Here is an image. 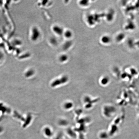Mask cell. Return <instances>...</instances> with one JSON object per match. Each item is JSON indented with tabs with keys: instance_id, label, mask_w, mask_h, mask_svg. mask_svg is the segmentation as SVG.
Returning <instances> with one entry per match:
<instances>
[{
	"instance_id": "cell-1",
	"label": "cell",
	"mask_w": 139,
	"mask_h": 139,
	"mask_svg": "<svg viewBox=\"0 0 139 139\" xmlns=\"http://www.w3.org/2000/svg\"><path fill=\"white\" fill-rule=\"evenodd\" d=\"M69 78L67 75H65L62 76L61 78L58 79L54 82L53 83L54 86L60 85L65 84L68 82Z\"/></svg>"
},
{
	"instance_id": "cell-2",
	"label": "cell",
	"mask_w": 139,
	"mask_h": 139,
	"mask_svg": "<svg viewBox=\"0 0 139 139\" xmlns=\"http://www.w3.org/2000/svg\"><path fill=\"white\" fill-rule=\"evenodd\" d=\"M53 31L59 35H61L64 34V31L62 27L58 26H55L53 28Z\"/></svg>"
},
{
	"instance_id": "cell-3",
	"label": "cell",
	"mask_w": 139,
	"mask_h": 139,
	"mask_svg": "<svg viewBox=\"0 0 139 139\" xmlns=\"http://www.w3.org/2000/svg\"><path fill=\"white\" fill-rule=\"evenodd\" d=\"M87 21L90 25L92 26L94 25L96 22L94 15H90L87 16Z\"/></svg>"
},
{
	"instance_id": "cell-4",
	"label": "cell",
	"mask_w": 139,
	"mask_h": 139,
	"mask_svg": "<svg viewBox=\"0 0 139 139\" xmlns=\"http://www.w3.org/2000/svg\"><path fill=\"white\" fill-rule=\"evenodd\" d=\"M101 42L104 44H108L111 42V38L107 35H104L102 37L101 39Z\"/></svg>"
},
{
	"instance_id": "cell-5",
	"label": "cell",
	"mask_w": 139,
	"mask_h": 139,
	"mask_svg": "<svg viewBox=\"0 0 139 139\" xmlns=\"http://www.w3.org/2000/svg\"><path fill=\"white\" fill-rule=\"evenodd\" d=\"M74 106L73 103L70 101L65 102L63 105L64 109L65 110H69L72 109Z\"/></svg>"
},
{
	"instance_id": "cell-6",
	"label": "cell",
	"mask_w": 139,
	"mask_h": 139,
	"mask_svg": "<svg viewBox=\"0 0 139 139\" xmlns=\"http://www.w3.org/2000/svg\"><path fill=\"white\" fill-rule=\"evenodd\" d=\"M109 78L108 77L103 76L101 79V80H100V83L101 85L106 86L109 83Z\"/></svg>"
},
{
	"instance_id": "cell-7",
	"label": "cell",
	"mask_w": 139,
	"mask_h": 139,
	"mask_svg": "<svg viewBox=\"0 0 139 139\" xmlns=\"http://www.w3.org/2000/svg\"><path fill=\"white\" fill-rule=\"evenodd\" d=\"M72 45V42L70 41H67L63 45V49L64 50H66L69 49Z\"/></svg>"
},
{
	"instance_id": "cell-8",
	"label": "cell",
	"mask_w": 139,
	"mask_h": 139,
	"mask_svg": "<svg viewBox=\"0 0 139 139\" xmlns=\"http://www.w3.org/2000/svg\"><path fill=\"white\" fill-rule=\"evenodd\" d=\"M113 15V12L112 10H110L108 13L106 14L105 16L107 21H110L112 19Z\"/></svg>"
},
{
	"instance_id": "cell-9",
	"label": "cell",
	"mask_w": 139,
	"mask_h": 139,
	"mask_svg": "<svg viewBox=\"0 0 139 139\" xmlns=\"http://www.w3.org/2000/svg\"><path fill=\"white\" fill-rule=\"evenodd\" d=\"M68 57L66 54H63L59 57V60L62 63H65L68 60Z\"/></svg>"
},
{
	"instance_id": "cell-10",
	"label": "cell",
	"mask_w": 139,
	"mask_h": 139,
	"mask_svg": "<svg viewBox=\"0 0 139 139\" xmlns=\"http://www.w3.org/2000/svg\"><path fill=\"white\" fill-rule=\"evenodd\" d=\"M64 34L65 37L66 38L70 39L73 36L72 32L70 30H68L64 32Z\"/></svg>"
},
{
	"instance_id": "cell-11",
	"label": "cell",
	"mask_w": 139,
	"mask_h": 139,
	"mask_svg": "<svg viewBox=\"0 0 139 139\" xmlns=\"http://www.w3.org/2000/svg\"><path fill=\"white\" fill-rule=\"evenodd\" d=\"M89 1L88 0H82L79 2V3L80 6L83 7H87L89 6Z\"/></svg>"
},
{
	"instance_id": "cell-12",
	"label": "cell",
	"mask_w": 139,
	"mask_h": 139,
	"mask_svg": "<svg viewBox=\"0 0 139 139\" xmlns=\"http://www.w3.org/2000/svg\"><path fill=\"white\" fill-rule=\"evenodd\" d=\"M99 137L101 139H107L108 137V134L105 132H102L100 133V135H99Z\"/></svg>"
}]
</instances>
